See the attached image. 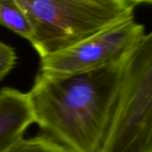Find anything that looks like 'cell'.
<instances>
[{
  "mask_svg": "<svg viewBox=\"0 0 152 152\" xmlns=\"http://www.w3.org/2000/svg\"><path fill=\"white\" fill-rule=\"evenodd\" d=\"M123 65L67 77L37 73L28 91L35 124L69 152H102L118 101Z\"/></svg>",
  "mask_w": 152,
  "mask_h": 152,
  "instance_id": "obj_1",
  "label": "cell"
},
{
  "mask_svg": "<svg viewBox=\"0 0 152 152\" xmlns=\"http://www.w3.org/2000/svg\"><path fill=\"white\" fill-rule=\"evenodd\" d=\"M33 30L40 59L134 17L129 0H15Z\"/></svg>",
  "mask_w": 152,
  "mask_h": 152,
  "instance_id": "obj_2",
  "label": "cell"
},
{
  "mask_svg": "<svg viewBox=\"0 0 152 152\" xmlns=\"http://www.w3.org/2000/svg\"><path fill=\"white\" fill-rule=\"evenodd\" d=\"M102 152H152V30L142 36L123 65Z\"/></svg>",
  "mask_w": 152,
  "mask_h": 152,
  "instance_id": "obj_3",
  "label": "cell"
},
{
  "mask_svg": "<svg viewBox=\"0 0 152 152\" xmlns=\"http://www.w3.org/2000/svg\"><path fill=\"white\" fill-rule=\"evenodd\" d=\"M144 34L143 25L130 18L40 59L38 73L47 77H67L122 65Z\"/></svg>",
  "mask_w": 152,
  "mask_h": 152,
  "instance_id": "obj_4",
  "label": "cell"
},
{
  "mask_svg": "<svg viewBox=\"0 0 152 152\" xmlns=\"http://www.w3.org/2000/svg\"><path fill=\"white\" fill-rule=\"evenodd\" d=\"M35 124V114L28 92L11 87L0 90V151L20 139Z\"/></svg>",
  "mask_w": 152,
  "mask_h": 152,
  "instance_id": "obj_5",
  "label": "cell"
},
{
  "mask_svg": "<svg viewBox=\"0 0 152 152\" xmlns=\"http://www.w3.org/2000/svg\"><path fill=\"white\" fill-rule=\"evenodd\" d=\"M0 24L28 41L32 38L30 22L15 0H0Z\"/></svg>",
  "mask_w": 152,
  "mask_h": 152,
  "instance_id": "obj_6",
  "label": "cell"
},
{
  "mask_svg": "<svg viewBox=\"0 0 152 152\" xmlns=\"http://www.w3.org/2000/svg\"><path fill=\"white\" fill-rule=\"evenodd\" d=\"M0 152H69L45 134L22 138Z\"/></svg>",
  "mask_w": 152,
  "mask_h": 152,
  "instance_id": "obj_7",
  "label": "cell"
},
{
  "mask_svg": "<svg viewBox=\"0 0 152 152\" xmlns=\"http://www.w3.org/2000/svg\"><path fill=\"white\" fill-rule=\"evenodd\" d=\"M17 54L15 49L0 40V82L15 67Z\"/></svg>",
  "mask_w": 152,
  "mask_h": 152,
  "instance_id": "obj_8",
  "label": "cell"
},
{
  "mask_svg": "<svg viewBox=\"0 0 152 152\" xmlns=\"http://www.w3.org/2000/svg\"><path fill=\"white\" fill-rule=\"evenodd\" d=\"M130 3L135 6L137 4H152V0H129Z\"/></svg>",
  "mask_w": 152,
  "mask_h": 152,
  "instance_id": "obj_9",
  "label": "cell"
}]
</instances>
